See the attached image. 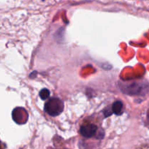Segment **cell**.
<instances>
[{"label": "cell", "instance_id": "obj_1", "mask_svg": "<svg viewBox=\"0 0 149 149\" xmlns=\"http://www.w3.org/2000/svg\"><path fill=\"white\" fill-rule=\"evenodd\" d=\"M64 110L63 102L58 98H52L48 100L45 105V111L51 116H56L61 114Z\"/></svg>", "mask_w": 149, "mask_h": 149}, {"label": "cell", "instance_id": "obj_2", "mask_svg": "<svg viewBox=\"0 0 149 149\" xmlns=\"http://www.w3.org/2000/svg\"><path fill=\"white\" fill-rule=\"evenodd\" d=\"M97 131V126L92 124H86L81 127L80 132L81 135L85 137H91L96 134Z\"/></svg>", "mask_w": 149, "mask_h": 149}, {"label": "cell", "instance_id": "obj_3", "mask_svg": "<svg viewBox=\"0 0 149 149\" xmlns=\"http://www.w3.org/2000/svg\"><path fill=\"white\" fill-rule=\"evenodd\" d=\"M147 86H145L144 85L137 83H134V84L129 85L127 87V89L124 90L125 93L132 95H136V94H140L143 91H145V88Z\"/></svg>", "mask_w": 149, "mask_h": 149}, {"label": "cell", "instance_id": "obj_4", "mask_svg": "<svg viewBox=\"0 0 149 149\" xmlns=\"http://www.w3.org/2000/svg\"><path fill=\"white\" fill-rule=\"evenodd\" d=\"M123 103L121 101H116L112 105V110L116 115H121L123 113Z\"/></svg>", "mask_w": 149, "mask_h": 149}, {"label": "cell", "instance_id": "obj_5", "mask_svg": "<svg viewBox=\"0 0 149 149\" xmlns=\"http://www.w3.org/2000/svg\"><path fill=\"white\" fill-rule=\"evenodd\" d=\"M40 97H41V99L43 100H46L48 97H50V91L49 90L47 89V88H43L40 91Z\"/></svg>", "mask_w": 149, "mask_h": 149}, {"label": "cell", "instance_id": "obj_6", "mask_svg": "<svg viewBox=\"0 0 149 149\" xmlns=\"http://www.w3.org/2000/svg\"><path fill=\"white\" fill-rule=\"evenodd\" d=\"M147 116H148V118H149V109L148 110V111H147Z\"/></svg>", "mask_w": 149, "mask_h": 149}, {"label": "cell", "instance_id": "obj_7", "mask_svg": "<svg viewBox=\"0 0 149 149\" xmlns=\"http://www.w3.org/2000/svg\"><path fill=\"white\" fill-rule=\"evenodd\" d=\"M0 149H2V145H1V143H0Z\"/></svg>", "mask_w": 149, "mask_h": 149}]
</instances>
